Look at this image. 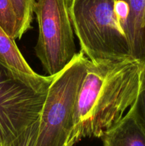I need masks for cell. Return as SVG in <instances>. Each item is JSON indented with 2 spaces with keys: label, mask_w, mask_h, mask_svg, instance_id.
I'll return each mask as SVG.
<instances>
[{
  "label": "cell",
  "mask_w": 145,
  "mask_h": 146,
  "mask_svg": "<svg viewBox=\"0 0 145 146\" xmlns=\"http://www.w3.org/2000/svg\"><path fill=\"white\" fill-rule=\"evenodd\" d=\"M145 61L88 59L73 115L74 144L83 138H101L133 105L140 88Z\"/></svg>",
  "instance_id": "cell-1"
},
{
  "label": "cell",
  "mask_w": 145,
  "mask_h": 146,
  "mask_svg": "<svg viewBox=\"0 0 145 146\" xmlns=\"http://www.w3.org/2000/svg\"><path fill=\"white\" fill-rule=\"evenodd\" d=\"M71 15L80 51L88 59L132 56L127 20L116 0H71Z\"/></svg>",
  "instance_id": "cell-2"
},
{
  "label": "cell",
  "mask_w": 145,
  "mask_h": 146,
  "mask_svg": "<svg viewBox=\"0 0 145 146\" xmlns=\"http://www.w3.org/2000/svg\"><path fill=\"white\" fill-rule=\"evenodd\" d=\"M88 58L82 51L54 76L38 120L34 146H72L73 115Z\"/></svg>",
  "instance_id": "cell-3"
},
{
  "label": "cell",
  "mask_w": 145,
  "mask_h": 146,
  "mask_svg": "<svg viewBox=\"0 0 145 146\" xmlns=\"http://www.w3.org/2000/svg\"><path fill=\"white\" fill-rule=\"evenodd\" d=\"M71 4V0H36L34 6L38 26L35 52L47 76L61 72L77 54Z\"/></svg>",
  "instance_id": "cell-4"
},
{
  "label": "cell",
  "mask_w": 145,
  "mask_h": 146,
  "mask_svg": "<svg viewBox=\"0 0 145 146\" xmlns=\"http://www.w3.org/2000/svg\"><path fill=\"white\" fill-rule=\"evenodd\" d=\"M47 91L36 90L0 63V145L38 120Z\"/></svg>",
  "instance_id": "cell-5"
},
{
  "label": "cell",
  "mask_w": 145,
  "mask_h": 146,
  "mask_svg": "<svg viewBox=\"0 0 145 146\" xmlns=\"http://www.w3.org/2000/svg\"><path fill=\"white\" fill-rule=\"evenodd\" d=\"M0 63L39 91H47L54 76L37 74L28 65L17 47L0 27Z\"/></svg>",
  "instance_id": "cell-6"
},
{
  "label": "cell",
  "mask_w": 145,
  "mask_h": 146,
  "mask_svg": "<svg viewBox=\"0 0 145 146\" xmlns=\"http://www.w3.org/2000/svg\"><path fill=\"white\" fill-rule=\"evenodd\" d=\"M129 28V46L134 58L145 61V0H116Z\"/></svg>",
  "instance_id": "cell-7"
},
{
  "label": "cell",
  "mask_w": 145,
  "mask_h": 146,
  "mask_svg": "<svg viewBox=\"0 0 145 146\" xmlns=\"http://www.w3.org/2000/svg\"><path fill=\"white\" fill-rule=\"evenodd\" d=\"M103 146H145V133L132 107L101 137Z\"/></svg>",
  "instance_id": "cell-8"
},
{
  "label": "cell",
  "mask_w": 145,
  "mask_h": 146,
  "mask_svg": "<svg viewBox=\"0 0 145 146\" xmlns=\"http://www.w3.org/2000/svg\"><path fill=\"white\" fill-rule=\"evenodd\" d=\"M18 22L17 39L31 28L34 6L36 0H10Z\"/></svg>",
  "instance_id": "cell-9"
},
{
  "label": "cell",
  "mask_w": 145,
  "mask_h": 146,
  "mask_svg": "<svg viewBox=\"0 0 145 146\" xmlns=\"http://www.w3.org/2000/svg\"><path fill=\"white\" fill-rule=\"evenodd\" d=\"M0 27L12 39H17L18 22L10 0H0Z\"/></svg>",
  "instance_id": "cell-10"
},
{
  "label": "cell",
  "mask_w": 145,
  "mask_h": 146,
  "mask_svg": "<svg viewBox=\"0 0 145 146\" xmlns=\"http://www.w3.org/2000/svg\"><path fill=\"white\" fill-rule=\"evenodd\" d=\"M38 120L26 128L19 135L0 146H34L38 131Z\"/></svg>",
  "instance_id": "cell-11"
},
{
  "label": "cell",
  "mask_w": 145,
  "mask_h": 146,
  "mask_svg": "<svg viewBox=\"0 0 145 146\" xmlns=\"http://www.w3.org/2000/svg\"><path fill=\"white\" fill-rule=\"evenodd\" d=\"M131 107L133 109L136 120L145 133V66L142 72L137 98Z\"/></svg>",
  "instance_id": "cell-12"
}]
</instances>
